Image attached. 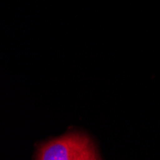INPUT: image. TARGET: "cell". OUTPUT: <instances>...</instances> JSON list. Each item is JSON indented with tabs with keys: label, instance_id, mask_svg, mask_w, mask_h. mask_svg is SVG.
<instances>
[{
	"label": "cell",
	"instance_id": "1",
	"mask_svg": "<svg viewBox=\"0 0 160 160\" xmlns=\"http://www.w3.org/2000/svg\"><path fill=\"white\" fill-rule=\"evenodd\" d=\"M38 160H97L101 159L91 139L82 133H68L41 144Z\"/></svg>",
	"mask_w": 160,
	"mask_h": 160
}]
</instances>
